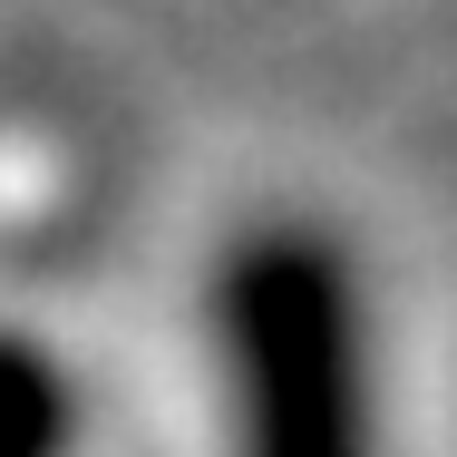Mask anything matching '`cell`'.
Segmentation results:
<instances>
[{"instance_id":"1","label":"cell","mask_w":457,"mask_h":457,"mask_svg":"<svg viewBox=\"0 0 457 457\" xmlns=\"http://www.w3.org/2000/svg\"><path fill=\"white\" fill-rule=\"evenodd\" d=\"M224 457H379V341L341 234L273 214L214 263Z\"/></svg>"},{"instance_id":"2","label":"cell","mask_w":457,"mask_h":457,"mask_svg":"<svg viewBox=\"0 0 457 457\" xmlns=\"http://www.w3.org/2000/svg\"><path fill=\"white\" fill-rule=\"evenodd\" d=\"M79 448V379L59 351L0 331V457H69Z\"/></svg>"}]
</instances>
